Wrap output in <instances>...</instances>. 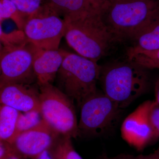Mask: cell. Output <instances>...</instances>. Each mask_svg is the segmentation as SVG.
Here are the masks:
<instances>
[{
  "instance_id": "ba28073f",
  "label": "cell",
  "mask_w": 159,
  "mask_h": 159,
  "mask_svg": "<svg viewBox=\"0 0 159 159\" xmlns=\"http://www.w3.org/2000/svg\"><path fill=\"white\" fill-rule=\"evenodd\" d=\"M37 48L30 41L16 47L1 46L0 84H31L37 81L33 69V61Z\"/></svg>"
},
{
  "instance_id": "7a4b0ae2",
  "label": "cell",
  "mask_w": 159,
  "mask_h": 159,
  "mask_svg": "<svg viewBox=\"0 0 159 159\" xmlns=\"http://www.w3.org/2000/svg\"><path fill=\"white\" fill-rule=\"evenodd\" d=\"M159 13V0H109L100 17L113 42L130 41Z\"/></svg>"
},
{
  "instance_id": "e0dca14e",
  "label": "cell",
  "mask_w": 159,
  "mask_h": 159,
  "mask_svg": "<svg viewBox=\"0 0 159 159\" xmlns=\"http://www.w3.org/2000/svg\"><path fill=\"white\" fill-rule=\"evenodd\" d=\"M29 16L19 10L11 0H0V23L5 20L11 19L16 25L18 29L24 31Z\"/></svg>"
},
{
  "instance_id": "9a60e30c",
  "label": "cell",
  "mask_w": 159,
  "mask_h": 159,
  "mask_svg": "<svg viewBox=\"0 0 159 159\" xmlns=\"http://www.w3.org/2000/svg\"><path fill=\"white\" fill-rule=\"evenodd\" d=\"M20 111L8 106L0 107V140L11 143L16 133Z\"/></svg>"
},
{
  "instance_id": "8fae6325",
  "label": "cell",
  "mask_w": 159,
  "mask_h": 159,
  "mask_svg": "<svg viewBox=\"0 0 159 159\" xmlns=\"http://www.w3.org/2000/svg\"><path fill=\"white\" fill-rule=\"evenodd\" d=\"M39 87L31 84L7 83L0 84L1 104L22 112L37 111L41 112Z\"/></svg>"
},
{
  "instance_id": "52a82bcc",
  "label": "cell",
  "mask_w": 159,
  "mask_h": 159,
  "mask_svg": "<svg viewBox=\"0 0 159 159\" xmlns=\"http://www.w3.org/2000/svg\"><path fill=\"white\" fill-rule=\"evenodd\" d=\"M65 22L46 2L28 17L24 31L29 41L38 48L57 50L64 36Z\"/></svg>"
},
{
  "instance_id": "7402d4cb",
  "label": "cell",
  "mask_w": 159,
  "mask_h": 159,
  "mask_svg": "<svg viewBox=\"0 0 159 159\" xmlns=\"http://www.w3.org/2000/svg\"><path fill=\"white\" fill-rule=\"evenodd\" d=\"M149 119L152 130V143L159 139V105L153 101L149 113Z\"/></svg>"
},
{
  "instance_id": "6da1fadb",
  "label": "cell",
  "mask_w": 159,
  "mask_h": 159,
  "mask_svg": "<svg viewBox=\"0 0 159 159\" xmlns=\"http://www.w3.org/2000/svg\"><path fill=\"white\" fill-rule=\"evenodd\" d=\"M150 70L128 59L101 66L99 80L102 92L124 109L150 90Z\"/></svg>"
},
{
  "instance_id": "ffe728a7",
  "label": "cell",
  "mask_w": 159,
  "mask_h": 159,
  "mask_svg": "<svg viewBox=\"0 0 159 159\" xmlns=\"http://www.w3.org/2000/svg\"><path fill=\"white\" fill-rule=\"evenodd\" d=\"M0 40L3 47H12L22 45L29 42L24 31L18 30L6 33L0 25Z\"/></svg>"
},
{
  "instance_id": "277c9868",
  "label": "cell",
  "mask_w": 159,
  "mask_h": 159,
  "mask_svg": "<svg viewBox=\"0 0 159 159\" xmlns=\"http://www.w3.org/2000/svg\"><path fill=\"white\" fill-rule=\"evenodd\" d=\"M101 66L78 54L64 50V58L57 76L58 88L80 107L87 97L98 90Z\"/></svg>"
},
{
  "instance_id": "30bf717a",
  "label": "cell",
  "mask_w": 159,
  "mask_h": 159,
  "mask_svg": "<svg viewBox=\"0 0 159 159\" xmlns=\"http://www.w3.org/2000/svg\"><path fill=\"white\" fill-rule=\"evenodd\" d=\"M153 100H146L123 121L121 127L122 139L138 150L152 143V130L149 113Z\"/></svg>"
},
{
  "instance_id": "cb8c5ba5",
  "label": "cell",
  "mask_w": 159,
  "mask_h": 159,
  "mask_svg": "<svg viewBox=\"0 0 159 159\" xmlns=\"http://www.w3.org/2000/svg\"><path fill=\"white\" fill-rule=\"evenodd\" d=\"M136 159H159V147L152 153L148 155L140 154L136 157Z\"/></svg>"
},
{
  "instance_id": "9c48e42d",
  "label": "cell",
  "mask_w": 159,
  "mask_h": 159,
  "mask_svg": "<svg viewBox=\"0 0 159 159\" xmlns=\"http://www.w3.org/2000/svg\"><path fill=\"white\" fill-rule=\"evenodd\" d=\"M43 119L35 127L22 133L10 143L15 152L26 159H36L48 150L59 136Z\"/></svg>"
},
{
  "instance_id": "f546056e",
  "label": "cell",
  "mask_w": 159,
  "mask_h": 159,
  "mask_svg": "<svg viewBox=\"0 0 159 159\" xmlns=\"http://www.w3.org/2000/svg\"><path fill=\"white\" fill-rule=\"evenodd\" d=\"M147 68L152 70V69H159V64H156L151 65L148 66Z\"/></svg>"
},
{
  "instance_id": "d4e9b609",
  "label": "cell",
  "mask_w": 159,
  "mask_h": 159,
  "mask_svg": "<svg viewBox=\"0 0 159 159\" xmlns=\"http://www.w3.org/2000/svg\"><path fill=\"white\" fill-rule=\"evenodd\" d=\"M109 0H92L94 8L100 12V10Z\"/></svg>"
},
{
  "instance_id": "44dd1931",
  "label": "cell",
  "mask_w": 159,
  "mask_h": 159,
  "mask_svg": "<svg viewBox=\"0 0 159 159\" xmlns=\"http://www.w3.org/2000/svg\"><path fill=\"white\" fill-rule=\"evenodd\" d=\"M24 14L29 16L37 11L47 0H11Z\"/></svg>"
},
{
  "instance_id": "4dcf8cb0",
  "label": "cell",
  "mask_w": 159,
  "mask_h": 159,
  "mask_svg": "<svg viewBox=\"0 0 159 159\" xmlns=\"http://www.w3.org/2000/svg\"><path fill=\"white\" fill-rule=\"evenodd\" d=\"M98 159H105V155H103L101 156Z\"/></svg>"
},
{
  "instance_id": "7c38bea8",
  "label": "cell",
  "mask_w": 159,
  "mask_h": 159,
  "mask_svg": "<svg viewBox=\"0 0 159 159\" xmlns=\"http://www.w3.org/2000/svg\"><path fill=\"white\" fill-rule=\"evenodd\" d=\"M63 58V50H44L38 48L34 54L33 69L38 86L53 82Z\"/></svg>"
},
{
  "instance_id": "8992f818",
  "label": "cell",
  "mask_w": 159,
  "mask_h": 159,
  "mask_svg": "<svg viewBox=\"0 0 159 159\" xmlns=\"http://www.w3.org/2000/svg\"><path fill=\"white\" fill-rule=\"evenodd\" d=\"M39 87L43 119L61 135L80 137L74 101L52 84Z\"/></svg>"
},
{
  "instance_id": "603a6c76",
  "label": "cell",
  "mask_w": 159,
  "mask_h": 159,
  "mask_svg": "<svg viewBox=\"0 0 159 159\" xmlns=\"http://www.w3.org/2000/svg\"><path fill=\"white\" fill-rule=\"evenodd\" d=\"M14 152L10 143L0 140V159H6Z\"/></svg>"
},
{
  "instance_id": "83f0119b",
  "label": "cell",
  "mask_w": 159,
  "mask_h": 159,
  "mask_svg": "<svg viewBox=\"0 0 159 159\" xmlns=\"http://www.w3.org/2000/svg\"><path fill=\"white\" fill-rule=\"evenodd\" d=\"M36 159H53L48 150L44 151Z\"/></svg>"
},
{
  "instance_id": "d6986e66",
  "label": "cell",
  "mask_w": 159,
  "mask_h": 159,
  "mask_svg": "<svg viewBox=\"0 0 159 159\" xmlns=\"http://www.w3.org/2000/svg\"><path fill=\"white\" fill-rule=\"evenodd\" d=\"M127 59L148 68L151 65L159 64V49L153 51H133L127 50Z\"/></svg>"
},
{
  "instance_id": "5b68a950",
  "label": "cell",
  "mask_w": 159,
  "mask_h": 159,
  "mask_svg": "<svg viewBox=\"0 0 159 159\" xmlns=\"http://www.w3.org/2000/svg\"><path fill=\"white\" fill-rule=\"evenodd\" d=\"M80 108V137L86 138L108 133L118 124L124 110L103 92L98 90L87 97Z\"/></svg>"
},
{
  "instance_id": "4316f807",
  "label": "cell",
  "mask_w": 159,
  "mask_h": 159,
  "mask_svg": "<svg viewBox=\"0 0 159 159\" xmlns=\"http://www.w3.org/2000/svg\"><path fill=\"white\" fill-rule=\"evenodd\" d=\"M154 91L155 99L154 101L159 105V77L155 82Z\"/></svg>"
},
{
  "instance_id": "484cf974",
  "label": "cell",
  "mask_w": 159,
  "mask_h": 159,
  "mask_svg": "<svg viewBox=\"0 0 159 159\" xmlns=\"http://www.w3.org/2000/svg\"><path fill=\"white\" fill-rule=\"evenodd\" d=\"M105 159H136V157L131 155L122 153L112 157H109L105 155Z\"/></svg>"
},
{
  "instance_id": "ac0fdd59",
  "label": "cell",
  "mask_w": 159,
  "mask_h": 159,
  "mask_svg": "<svg viewBox=\"0 0 159 159\" xmlns=\"http://www.w3.org/2000/svg\"><path fill=\"white\" fill-rule=\"evenodd\" d=\"M42 120L41 113L39 111H30L24 112V113L20 111L16 123L15 138L22 133L36 126Z\"/></svg>"
},
{
  "instance_id": "4fadbf2b",
  "label": "cell",
  "mask_w": 159,
  "mask_h": 159,
  "mask_svg": "<svg viewBox=\"0 0 159 159\" xmlns=\"http://www.w3.org/2000/svg\"><path fill=\"white\" fill-rule=\"evenodd\" d=\"M133 45L127 50L153 51L159 49V13L147 23L131 40Z\"/></svg>"
},
{
  "instance_id": "f1b7e54d",
  "label": "cell",
  "mask_w": 159,
  "mask_h": 159,
  "mask_svg": "<svg viewBox=\"0 0 159 159\" xmlns=\"http://www.w3.org/2000/svg\"><path fill=\"white\" fill-rule=\"evenodd\" d=\"M5 159H26L20 156L16 152H14L11 153Z\"/></svg>"
},
{
  "instance_id": "3957f363",
  "label": "cell",
  "mask_w": 159,
  "mask_h": 159,
  "mask_svg": "<svg viewBox=\"0 0 159 159\" xmlns=\"http://www.w3.org/2000/svg\"><path fill=\"white\" fill-rule=\"evenodd\" d=\"M64 36L69 46L77 54L98 61L107 53L113 41L102 22L100 12L63 17Z\"/></svg>"
},
{
  "instance_id": "2e32d148",
  "label": "cell",
  "mask_w": 159,
  "mask_h": 159,
  "mask_svg": "<svg viewBox=\"0 0 159 159\" xmlns=\"http://www.w3.org/2000/svg\"><path fill=\"white\" fill-rule=\"evenodd\" d=\"M71 139L61 135L57 137L48 150L53 159H83L74 149Z\"/></svg>"
},
{
  "instance_id": "1f68e13d",
  "label": "cell",
  "mask_w": 159,
  "mask_h": 159,
  "mask_svg": "<svg viewBox=\"0 0 159 159\" xmlns=\"http://www.w3.org/2000/svg\"><path fill=\"white\" fill-rule=\"evenodd\" d=\"M87 1H88L89 2L91 3V5H92V6H93V2H92V0H87Z\"/></svg>"
},
{
  "instance_id": "5bb4252c",
  "label": "cell",
  "mask_w": 159,
  "mask_h": 159,
  "mask_svg": "<svg viewBox=\"0 0 159 159\" xmlns=\"http://www.w3.org/2000/svg\"><path fill=\"white\" fill-rule=\"evenodd\" d=\"M47 2L63 17L80 16L98 11L87 0H47Z\"/></svg>"
}]
</instances>
